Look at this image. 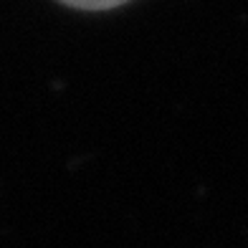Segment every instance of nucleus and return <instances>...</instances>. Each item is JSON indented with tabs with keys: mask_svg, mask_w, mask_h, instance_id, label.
Here are the masks:
<instances>
[{
	"mask_svg": "<svg viewBox=\"0 0 248 248\" xmlns=\"http://www.w3.org/2000/svg\"><path fill=\"white\" fill-rule=\"evenodd\" d=\"M61 3L69 8H78V10H111V8L129 3V0H61Z\"/></svg>",
	"mask_w": 248,
	"mask_h": 248,
	"instance_id": "1",
	"label": "nucleus"
}]
</instances>
